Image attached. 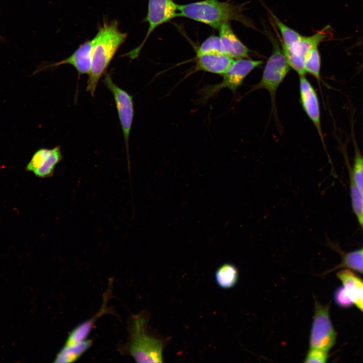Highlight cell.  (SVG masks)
Wrapping results in <instances>:
<instances>
[{
  "label": "cell",
  "instance_id": "22",
  "mask_svg": "<svg viewBox=\"0 0 363 363\" xmlns=\"http://www.w3.org/2000/svg\"><path fill=\"white\" fill-rule=\"evenodd\" d=\"M350 195L353 210L363 227V195L350 177Z\"/></svg>",
  "mask_w": 363,
  "mask_h": 363
},
{
  "label": "cell",
  "instance_id": "17",
  "mask_svg": "<svg viewBox=\"0 0 363 363\" xmlns=\"http://www.w3.org/2000/svg\"><path fill=\"white\" fill-rule=\"evenodd\" d=\"M92 340L87 339L77 345L63 347L57 353L53 362L70 363L76 361L91 346Z\"/></svg>",
  "mask_w": 363,
  "mask_h": 363
},
{
  "label": "cell",
  "instance_id": "10",
  "mask_svg": "<svg viewBox=\"0 0 363 363\" xmlns=\"http://www.w3.org/2000/svg\"><path fill=\"white\" fill-rule=\"evenodd\" d=\"M60 146L38 149L32 155L25 169L39 178L51 177L56 165L62 160Z\"/></svg>",
  "mask_w": 363,
  "mask_h": 363
},
{
  "label": "cell",
  "instance_id": "18",
  "mask_svg": "<svg viewBox=\"0 0 363 363\" xmlns=\"http://www.w3.org/2000/svg\"><path fill=\"white\" fill-rule=\"evenodd\" d=\"M238 275V271L235 265L231 263H224L216 270L215 279L219 287L229 289L236 284Z\"/></svg>",
  "mask_w": 363,
  "mask_h": 363
},
{
  "label": "cell",
  "instance_id": "20",
  "mask_svg": "<svg viewBox=\"0 0 363 363\" xmlns=\"http://www.w3.org/2000/svg\"><path fill=\"white\" fill-rule=\"evenodd\" d=\"M272 17L282 36V46L290 48L299 41L302 35L286 26L274 14H272Z\"/></svg>",
  "mask_w": 363,
  "mask_h": 363
},
{
  "label": "cell",
  "instance_id": "26",
  "mask_svg": "<svg viewBox=\"0 0 363 363\" xmlns=\"http://www.w3.org/2000/svg\"><path fill=\"white\" fill-rule=\"evenodd\" d=\"M334 299L336 302L342 307H348L353 304L343 287L338 288L335 291Z\"/></svg>",
  "mask_w": 363,
  "mask_h": 363
},
{
  "label": "cell",
  "instance_id": "23",
  "mask_svg": "<svg viewBox=\"0 0 363 363\" xmlns=\"http://www.w3.org/2000/svg\"><path fill=\"white\" fill-rule=\"evenodd\" d=\"M341 266L363 273V250L354 251L345 254Z\"/></svg>",
  "mask_w": 363,
  "mask_h": 363
},
{
  "label": "cell",
  "instance_id": "1",
  "mask_svg": "<svg viewBox=\"0 0 363 363\" xmlns=\"http://www.w3.org/2000/svg\"><path fill=\"white\" fill-rule=\"evenodd\" d=\"M118 26L116 20H104L93 38L91 66L86 87L93 97L100 79L106 73L110 63L127 37L128 34L120 31Z\"/></svg>",
  "mask_w": 363,
  "mask_h": 363
},
{
  "label": "cell",
  "instance_id": "27",
  "mask_svg": "<svg viewBox=\"0 0 363 363\" xmlns=\"http://www.w3.org/2000/svg\"><path fill=\"white\" fill-rule=\"evenodd\" d=\"M363 44V37H361L355 43L356 45L359 46Z\"/></svg>",
  "mask_w": 363,
  "mask_h": 363
},
{
  "label": "cell",
  "instance_id": "11",
  "mask_svg": "<svg viewBox=\"0 0 363 363\" xmlns=\"http://www.w3.org/2000/svg\"><path fill=\"white\" fill-rule=\"evenodd\" d=\"M299 93L302 108L315 126L326 149L321 124L320 106L317 94L306 76H299Z\"/></svg>",
  "mask_w": 363,
  "mask_h": 363
},
{
  "label": "cell",
  "instance_id": "6",
  "mask_svg": "<svg viewBox=\"0 0 363 363\" xmlns=\"http://www.w3.org/2000/svg\"><path fill=\"white\" fill-rule=\"evenodd\" d=\"M336 333L329 316V304L322 305L316 299L309 338L310 348L326 352L333 346Z\"/></svg>",
  "mask_w": 363,
  "mask_h": 363
},
{
  "label": "cell",
  "instance_id": "29",
  "mask_svg": "<svg viewBox=\"0 0 363 363\" xmlns=\"http://www.w3.org/2000/svg\"><path fill=\"white\" fill-rule=\"evenodd\" d=\"M363 228V227H362Z\"/></svg>",
  "mask_w": 363,
  "mask_h": 363
},
{
  "label": "cell",
  "instance_id": "25",
  "mask_svg": "<svg viewBox=\"0 0 363 363\" xmlns=\"http://www.w3.org/2000/svg\"><path fill=\"white\" fill-rule=\"evenodd\" d=\"M328 359V352L310 348L305 357V362H326Z\"/></svg>",
  "mask_w": 363,
  "mask_h": 363
},
{
  "label": "cell",
  "instance_id": "21",
  "mask_svg": "<svg viewBox=\"0 0 363 363\" xmlns=\"http://www.w3.org/2000/svg\"><path fill=\"white\" fill-rule=\"evenodd\" d=\"M196 53H218L226 54L219 36L211 35L206 39L196 49Z\"/></svg>",
  "mask_w": 363,
  "mask_h": 363
},
{
  "label": "cell",
  "instance_id": "13",
  "mask_svg": "<svg viewBox=\"0 0 363 363\" xmlns=\"http://www.w3.org/2000/svg\"><path fill=\"white\" fill-rule=\"evenodd\" d=\"M110 287L104 294L103 302L100 310L92 318L79 324L73 329L68 335L64 347H70L79 344L87 339L92 328L97 320L103 314L110 313L107 307V300L110 294Z\"/></svg>",
  "mask_w": 363,
  "mask_h": 363
},
{
  "label": "cell",
  "instance_id": "5",
  "mask_svg": "<svg viewBox=\"0 0 363 363\" xmlns=\"http://www.w3.org/2000/svg\"><path fill=\"white\" fill-rule=\"evenodd\" d=\"M263 63L261 60L246 58L234 59L226 72L222 75V81L217 84L207 85L200 92L203 101H207L222 89H229L233 93L242 84L247 76Z\"/></svg>",
  "mask_w": 363,
  "mask_h": 363
},
{
  "label": "cell",
  "instance_id": "7",
  "mask_svg": "<svg viewBox=\"0 0 363 363\" xmlns=\"http://www.w3.org/2000/svg\"><path fill=\"white\" fill-rule=\"evenodd\" d=\"M178 17V5L173 0H148L147 13L145 22L148 29L141 43L125 54L131 59L137 58L151 33L160 25Z\"/></svg>",
  "mask_w": 363,
  "mask_h": 363
},
{
  "label": "cell",
  "instance_id": "3",
  "mask_svg": "<svg viewBox=\"0 0 363 363\" xmlns=\"http://www.w3.org/2000/svg\"><path fill=\"white\" fill-rule=\"evenodd\" d=\"M145 315L133 316L130 326L129 354L138 362H162L164 343L146 333Z\"/></svg>",
  "mask_w": 363,
  "mask_h": 363
},
{
  "label": "cell",
  "instance_id": "15",
  "mask_svg": "<svg viewBox=\"0 0 363 363\" xmlns=\"http://www.w3.org/2000/svg\"><path fill=\"white\" fill-rule=\"evenodd\" d=\"M219 37L226 54L232 58L246 57L249 49L238 38L229 22L223 24L218 29Z\"/></svg>",
  "mask_w": 363,
  "mask_h": 363
},
{
  "label": "cell",
  "instance_id": "9",
  "mask_svg": "<svg viewBox=\"0 0 363 363\" xmlns=\"http://www.w3.org/2000/svg\"><path fill=\"white\" fill-rule=\"evenodd\" d=\"M103 83L113 96L126 147L128 150L129 137L134 115L133 96L116 85L112 81L108 73L105 74Z\"/></svg>",
  "mask_w": 363,
  "mask_h": 363
},
{
  "label": "cell",
  "instance_id": "12",
  "mask_svg": "<svg viewBox=\"0 0 363 363\" xmlns=\"http://www.w3.org/2000/svg\"><path fill=\"white\" fill-rule=\"evenodd\" d=\"M94 38L87 40L79 46L68 57L60 62L50 64L43 69L56 67L62 65L69 64L77 70L78 76L89 74L91 69Z\"/></svg>",
  "mask_w": 363,
  "mask_h": 363
},
{
  "label": "cell",
  "instance_id": "28",
  "mask_svg": "<svg viewBox=\"0 0 363 363\" xmlns=\"http://www.w3.org/2000/svg\"><path fill=\"white\" fill-rule=\"evenodd\" d=\"M362 250H363V249H362Z\"/></svg>",
  "mask_w": 363,
  "mask_h": 363
},
{
  "label": "cell",
  "instance_id": "4",
  "mask_svg": "<svg viewBox=\"0 0 363 363\" xmlns=\"http://www.w3.org/2000/svg\"><path fill=\"white\" fill-rule=\"evenodd\" d=\"M273 51L264 67L261 79L254 85L248 93L263 89L269 93L271 103V111L277 114L276 105V91L289 71L290 66L282 48L275 40H273Z\"/></svg>",
  "mask_w": 363,
  "mask_h": 363
},
{
  "label": "cell",
  "instance_id": "16",
  "mask_svg": "<svg viewBox=\"0 0 363 363\" xmlns=\"http://www.w3.org/2000/svg\"><path fill=\"white\" fill-rule=\"evenodd\" d=\"M337 276L353 304L363 313V280L348 269L339 271Z\"/></svg>",
  "mask_w": 363,
  "mask_h": 363
},
{
  "label": "cell",
  "instance_id": "2",
  "mask_svg": "<svg viewBox=\"0 0 363 363\" xmlns=\"http://www.w3.org/2000/svg\"><path fill=\"white\" fill-rule=\"evenodd\" d=\"M178 17L207 25L215 29L230 21L250 25L239 5L218 0H203L185 5H178Z\"/></svg>",
  "mask_w": 363,
  "mask_h": 363
},
{
  "label": "cell",
  "instance_id": "8",
  "mask_svg": "<svg viewBox=\"0 0 363 363\" xmlns=\"http://www.w3.org/2000/svg\"><path fill=\"white\" fill-rule=\"evenodd\" d=\"M330 26L327 25L310 36H302L299 41L290 48L282 46V50L290 66L298 75H306L304 67L306 56L312 48L330 36Z\"/></svg>",
  "mask_w": 363,
  "mask_h": 363
},
{
  "label": "cell",
  "instance_id": "19",
  "mask_svg": "<svg viewBox=\"0 0 363 363\" xmlns=\"http://www.w3.org/2000/svg\"><path fill=\"white\" fill-rule=\"evenodd\" d=\"M304 67L306 73H309L320 82L321 57L318 46L311 49L307 54Z\"/></svg>",
  "mask_w": 363,
  "mask_h": 363
},
{
  "label": "cell",
  "instance_id": "14",
  "mask_svg": "<svg viewBox=\"0 0 363 363\" xmlns=\"http://www.w3.org/2000/svg\"><path fill=\"white\" fill-rule=\"evenodd\" d=\"M197 71H202L222 75L229 68L233 58L225 54L218 53L196 54Z\"/></svg>",
  "mask_w": 363,
  "mask_h": 363
},
{
  "label": "cell",
  "instance_id": "24",
  "mask_svg": "<svg viewBox=\"0 0 363 363\" xmlns=\"http://www.w3.org/2000/svg\"><path fill=\"white\" fill-rule=\"evenodd\" d=\"M350 177L363 195V156L356 148Z\"/></svg>",
  "mask_w": 363,
  "mask_h": 363
}]
</instances>
